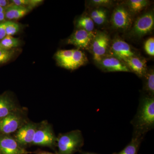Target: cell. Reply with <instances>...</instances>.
Returning <instances> with one entry per match:
<instances>
[{"label": "cell", "instance_id": "12", "mask_svg": "<svg viewBox=\"0 0 154 154\" xmlns=\"http://www.w3.org/2000/svg\"><path fill=\"white\" fill-rule=\"evenodd\" d=\"M98 64L105 72H131L123 60L110 54L105 56Z\"/></svg>", "mask_w": 154, "mask_h": 154}, {"label": "cell", "instance_id": "35", "mask_svg": "<svg viewBox=\"0 0 154 154\" xmlns=\"http://www.w3.org/2000/svg\"><path fill=\"white\" fill-rule=\"evenodd\" d=\"M0 154H1V152H0Z\"/></svg>", "mask_w": 154, "mask_h": 154}, {"label": "cell", "instance_id": "19", "mask_svg": "<svg viewBox=\"0 0 154 154\" xmlns=\"http://www.w3.org/2000/svg\"><path fill=\"white\" fill-rule=\"evenodd\" d=\"M144 89L147 94V96L150 97L154 96V72L153 69L147 70L144 76Z\"/></svg>", "mask_w": 154, "mask_h": 154}, {"label": "cell", "instance_id": "16", "mask_svg": "<svg viewBox=\"0 0 154 154\" xmlns=\"http://www.w3.org/2000/svg\"><path fill=\"white\" fill-rule=\"evenodd\" d=\"M74 50H60L56 53V60L59 66L68 69Z\"/></svg>", "mask_w": 154, "mask_h": 154}, {"label": "cell", "instance_id": "25", "mask_svg": "<svg viewBox=\"0 0 154 154\" xmlns=\"http://www.w3.org/2000/svg\"><path fill=\"white\" fill-rule=\"evenodd\" d=\"M144 49L146 53L151 56H154V38H149L144 43Z\"/></svg>", "mask_w": 154, "mask_h": 154}, {"label": "cell", "instance_id": "5", "mask_svg": "<svg viewBox=\"0 0 154 154\" xmlns=\"http://www.w3.org/2000/svg\"><path fill=\"white\" fill-rule=\"evenodd\" d=\"M110 45V38L108 34L102 31L96 32L90 48L94 60L97 63L107 54Z\"/></svg>", "mask_w": 154, "mask_h": 154}, {"label": "cell", "instance_id": "34", "mask_svg": "<svg viewBox=\"0 0 154 154\" xmlns=\"http://www.w3.org/2000/svg\"><path fill=\"white\" fill-rule=\"evenodd\" d=\"M5 8H2V7H0V13L5 12Z\"/></svg>", "mask_w": 154, "mask_h": 154}, {"label": "cell", "instance_id": "28", "mask_svg": "<svg viewBox=\"0 0 154 154\" xmlns=\"http://www.w3.org/2000/svg\"><path fill=\"white\" fill-rule=\"evenodd\" d=\"M106 11L103 8H97L95 9L92 11L91 15V19L93 18H97V17L103 15V14H106Z\"/></svg>", "mask_w": 154, "mask_h": 154}, {"label": "cell", "instance_id": "7", "mask_svg": "<svg viewBox=\"0 0 154 154\" xmlns=\"http://www.w3.org/2000/svg\"><path fill=\"white\" fill-rule=\"evenodd\" d=\"M39 123L28 121L15 132L14 137L22 147L32 146Z\"/></svg>", "mask_w": 154, "mask_h": 154}, {"label": "cell", "instance_id": "17", "mask_svg": "<svg viewBox=\"0 0 154 154\" xmlns=\"http://www.w3.org/2000/svg\"><path fill=\"white\" fill-rule=\"evenodd\" d=\"M144 139L142 137L133 136L132 139L121 151L113 154H138L141 143Z\"/></svg>", "mask_w": 154, "mask_h": 154}, {"label": "cell", "instance_id": "4", "mask_svg": "<svg viewBox=\"0 0 154 154\" xmlns=\"http://www.w3.org/2000/svg\"><path fill=\"white\" fill-rule=\"evenodd\" d=\"M57 139L52 125L46 120L39 122L35 133L32 145L47 147L55 150Z\"/></svg>", "mask_w": 154, "mask_h": 154}, {"label": "cell", "instance_id": "36", "mask_svg": "<svg viewBox=\"0 0 154 154\" xmlns=\"http://www.w3.org/2000/svg\"><path fill=\"white\" fill-rule=\"evenodd\" d=\"M0 41H1V40H0Z\"/></svg>", "mask_w": 154, "mask_h": 154}, {"label": "cell", "instance_id": "8", "mask_svg": "<svg viewBox=\"0 0 154 154\" xmlns=\"http://www.w3.org/2000/svg\"><path fill=\"white\" fill-rule=\"evenodd\" d=\"M111 22L114 28L123 31L127 30L132 23L130 12L124 6H118L113 11Z\"/></svg>", "mask_w": 154, "mask_h": 154}, {"label": "cell", "instance_id": "22", "mask_svg": "<svg viewBox=\"0 0 154 154\" xmlns=\"http://www.w3.org/2000/svg\"><path fill=\"white\" fill-rule=\"evenodd\" d=\"M148 4L149 1L146 0H130L127 2L128 11L134 14L142 11Z\"/></svg>", "mask_w": 154, "mask_h": 154}, {"label": "cell", "instance_id": "21", "mask_svg": "<svg viewBox=\"0 0 154 154\" xmlns=\"http://www.w3.org/2000/svg\"><path fill=\"white\" fill-rule=\"evenodd\" d=\"M21 44L18 38L13 36H7L0 41V48L6 49H15Z\"/></svg>", "mask_w": 154, "mask_h": 154}, {"label": "cell", "instance_id": "20", "mask_svg": "<svg viewBox=\"0 0 154 154\" xmlns=\"http://www.w3.org/2000/svg\"><path fill=\"white\" fill-rule=\"evenodd\" d=\"M76 26L78 29H83L89 32L94 31V22L90 17L83 16L78 19Z\"/></svg>", "mask_w": 154, "mask_h": 154}, {"label": "cell", "instance_id": "13", "mask_svg": "<svg viewBox=\"0 0 154 154\" xmlns=\"http://www.w3.org/2000/svg\"><path fill=\"white\" fill-rule=\"evenodd\" d=\"M123 61L131 72L134 73L138 77H143L147 71L146 61L143 58L135 55L125 59Z\"/></svg>", "mask_w": 154, "mask_h": 154}, {"label": "cell", "instance_id": "15", "mask_svg": "<svg viewBox=\"0 0 154 154\" xmlns=\"http://www.w3.org/2000/svg\"><path fill=\"white\" fill-rule=\"evenodd\" d=\"M30 9L28 8L9 5L6 7L5 11V17L9 21L12 20H18L25 17L30 12Z\"/></svg>", "mask_w": 154, "mask_h": 154}, {"label": "cell", "instance_id": "30", "mask_svg": "<svg viewBox=\"0 0 154 154\" xmlns=\"http://www.w3.org/2000/svg\"><path fill=\"white\" fill-rule=\"evenodd\" d=\"M32 153L35 154H60L57 152H55V153L50 152L42 150L40 149H38L36 150V151L33 152Z\"/></svg>", "mask_w": 154, "mask_h": 154}, {"label": "cell", "instance_id": "27", "mask_svg": "<svg viewBox=\"0 0 154 154\" xmlns=\"http://www.w3.org/2000/svg\"><path fill=\"white\" fill-rule=\"evenodd\" d=\"M93 20L94 23H96L97 25H101L104 24L106 22L107 19V13L103 14L97 18L91 19Z\"/></svg>", "mask_w": 154, "mask_h": 154}, {"label": "cell", "instance_id": "26", "mask_svg": "<svg viewBox=\"0 0 154 154\" xmlns=\"http://www.w3.org/2000/svg\"><path fill=\"white\" fill-rule=\"evenodd\" d=\"M91 3L93 6L96 7H109L112 5V1L110 0H93Z\"/></svg>", "mask_w": 154, "mask_h": 154}, {"label": "cell", "instance_id": "10", "mask_svg": "<svg viewBox=\"0 0 154 154\" xmlns=\"http://www.w3.org/2000/svg\"><path fill=\"white\" fill-rule=\"evenodd\" d=\"M0 152L1 154H29L32 152L21 146L11 135L0 134Z\"/></svg>", "mask_w": 154, "mask_h": 154}, {"label": "cell", "instance_id": "18", "mask_svg": "<svg viewBox=\"0 0 154 154\" xmlns=\"http://www.w3.org/2000/svg\"><path fill=\"white\" fill-rule=\"evenodd\" d=\"M87 61L88 58L83 51L79 49H74L69 69L72 70L76 69L84 65L87 63Z\"/></svg>", "mask_w": 154, "mask_h": 154}, {"label": "cell", "instance_id": "24", "mask_svg": "<svg viewBox=\"0 0 154 154\" xmlns=\"http://www.w3.org/2000/svg\"><path fill=\"white\" fill-rule=\"evenodd\" d=\"M16 53L15 49H6L0 48V64L11 60Z\"/></svg>", "mask_w": 154, "mask_h": 154}, {"label": "cell", "instance_id": "29", "mask_svg": "<svg viewBox=\"0 0 154 154\" xmlns=\"http://www.w3.org/2000/svg\"><path fill=\"white\" fill-rule=\"evenodd\" d=\"M4 22L0 23V40H2L7 36Z\"/></svg>", "mask_w": 154, "mask_h": 154}, {"label": "cell", "instance_id": "9", "mask_svg": "<svg viewBox=\"0 0 154 154\" xmlns=\"http://www.w3.org/2000/svg\"><path fill=\"white\" fill-rule=\"evenodd\" d=\"M96 33L94 31L89 32L83 29H77L68 38L67 43L81 49H89Z\"/></svg>", "mask_w": 154, "mask_h": 154}, {"label": "cell", "instance_id": "3", "mask_svg": "<svg viewBox=\"0 0 154 154\" xmlns=\"http://www.w3.org/2000/svg\"><path fill=\"white\" fill-rule=\"evenodd\" d=\"M28 121L27 109L21 107L0 119V134L15 133Z\"/></svg>", "mask_w": 154, "mask_h": 154}, {"label": "cell", "instance_id": "32", "mask_svg": "<svg viewBox=\"0 0 154 154\" xmlns=\"http://www.w3.org/2000/svg\"><path fill=\"white\" fill-rule=\"evenodd\" d=\"M5 12L0 13V23L5 22Z\"/></svg>", "mask_w": 154, "mask_h": 154}, {"label": "cell", "instance_id": "31", "mask_svg": "<svg viewBox=\"0 0 154 154\" xmlns=\"http://www.w3.org/2000/svg\"><path fill=\"white\" fill-rule=\"evenodd\" d=\"M9 2L6 0H0V7L2 8H6L9 5Z\"/></svg>", "mask_w": 154, "mask_h": 154}, {"label": "cell", "instance_id": "23", "mask_svg": "<svg viewBox=\"0 0 154 154\" xmlns=\"http://www.w3.org/2000/svg\"><path fill=\"white\" fill-rule=\"evenodd\" d=\"M4 23L7 36H14L18 33L21 29L20 25L18 23L13 21H5Z\"/></svg>", "mask_w": 154, "mask_h": 154}, {"label": "cell", "instance_id": "33", "mask_svg": "<svg viewBox=\"0 0 154 154\" xmlns=\"http://www.w3.org/2000/svg\"><path fill=\"white\" fill-rule=\"evenodd\" d=\"M82 154H99L98 153H96L95 152H81Z\"/></svg>", "mask_w": 154, "mask_h": 154}, {"label": "cell", "instance_id": "1", "mask_svg": "<svg viewBox=\"0 0 154 154\" xmlns=\"http://www.w3.org/2000/svg\"><path fill=\"white\" fill-rule=\"evenodd\" d=\"M131 122L134 128L133 136L144 137L154 129V97L146 95L140 98L137 112Z\"/></svg>", "mask_w": 154, "mask_h": 154}, {"label": "cell", "instance_id": "6", "mask_svg": "<svg viewBox=\"0 0 154 154\" xmlns=\"http://www.w3.org/2000/svg\"><path fill=\"white\" fill-rule=\"evenodd\" d=\"M154 16L152 11L143 14L137 19L130 32L134 37L140 38L149 34L153 30Z\"/></svg>", "mask_w": 154, "mask_h": 154}, {"label": "cell", "instance_id": "11", "mask_svg": "<svg viewBox=\"0 0 154 154\" xmlns=\"http://www.w3.org/2000/svg\"><path fill=\"white\" fill-rule=\"evenodd\" d=\"M108 54L123 60L127 58L136 55L129 44L126 42L117 38L112 42L109 48Z\"/></svg>", "mask_w": 154, "mask_h": 154}, {"label": "cell", "instance_id": "2", "mask_svg": "<svg viewBox=\"0 0 154 154\" xmlns=\"http://www.w3.org/2000/svg\"><path fill=\"white\" fill-rule=\"evenodd\" d=\"M84 145V139L82 131L75 130L59 134L57 139V152L60 154H75L81 152Z\"/></svg>", "mask_w": 154, "mask_h": 154}, {"label": "cell", "instance_id": "14", "mask_svg": "<svg viewBox=\"0 0 154 154\" xmlns=\"http://www.w3.org/2000/svg\"><path fill=\"white\" fill-rule=\"evenodd\" d=\"M21 107L11 95L5 94L0 96V119L19 109Z\"/></svg>", "mask_w": 154, "mask_h": 154}]
</instances>
